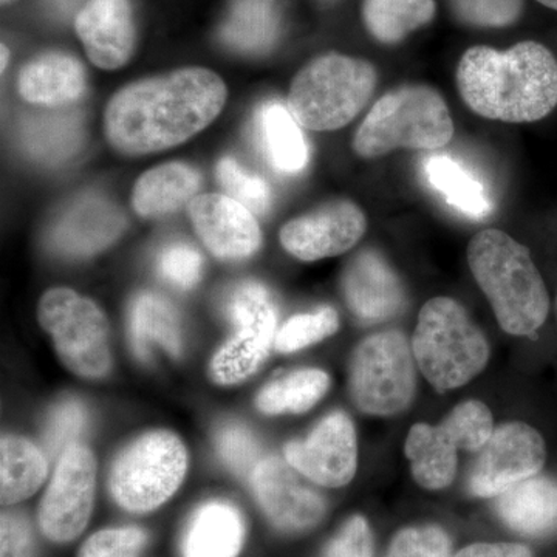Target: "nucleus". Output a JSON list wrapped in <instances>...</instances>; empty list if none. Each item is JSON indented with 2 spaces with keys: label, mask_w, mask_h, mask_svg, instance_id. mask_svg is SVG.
<instances>
[{
  "label": "nucleus",
  "mask_w": 557,
  "mask_h": 557,
  "mask_svg": "<svg viewBox=\"0 0 557 557\" xmlns=\"http://www.w3.org/2000/svg\"><path fill=\"white\" fill-rule=\"evenodd\" d=\"M281 32L277 0H234L219 38L240 53H265L276 44Z\"/></svg>",
  "instance_id": "nucleus-27"
},
{
  "label": "nucleus",
  "mask_w": 557,
  "mask_h": 557,
  "mask_svg": "<svg viewBox=\"0 0 557 557\" xmlns=\"http://www.w3.org/2000/svg\"><path fill=\"white\" fill-rule=\"evenodd\" d=\"M454 557H531V553L519 544H474Z\"/></svg>",
  "instance_id": "nucleus-43"
},
{
  "label": "nucleus",
  "mask_w": 557,
  "mask_h": 557,
  "mask_svg": "<svg viewBox=\"0 0 557 557\" xmlns=\"http://www.w3.org/2000/svg\"><path fill=\"white\" fill-rule=\"evenodd\" d=\"M285 460L311 482L329 487L346 486L357 472V434L343 412L325 417L309 437L285 446Z\"/></svg>",
  "instance_id": "nucleus-15"
},
{
  "label": "nucleus",
  "mask_w": 557,
  "mask_h": 557,
  "mask_svg": "<svg viewBox=\"0 0 557 557\" xmlns=\"http://www.w3.org/2000/svg\"><path fill=\"white\" fill-rule=\"evenodd\" d=\"M458 20L483 28L515 24L523 10V0H450Z\"/></svg>",
  "instance_id": "nucleus-37"
},
{
  "label": "nucleus",
  "mask_w": 557,
  "mask_h": 557,
  "mask_svg": "<svg viewBox=\"0 0 557 557\" xmlns=\"http://www.w3.org/2000/svg\"><path fill=\"white\" fill-rule=\"evenodd\" d=\"M38 317L65 368L83 379L108 375L112 369L109 322L94 300L70 288H51L40 298Z\"/></svg>",
  "instance_id": "nucleus-8"
},
{
  "label": "nucleus",
  "mask_w": 557,
  "mask_h": 557,
  "mask_svg": "<svg viewBox=\"0 0 557 557\" xmlns=\"http://www.w3.org/2000/svg\"><path fill=\"white\" fill-rule=\"evenodd\" d=\"M416 392L413 350L397 330L362 341L350 364V394L362 412L387 417L410 405Z\"/></svg>",
  "instance_id": "nucleus-11"
},
{
  "label": "nucleus",
  "mask_w": 557,
  "mask_h": 557,
  "mask_svg": "<svg viewBox=\"0 0 557 557\" xmlns=\"http://www.w3.org/2000/svg\"><path fill=\"white\" fill-rule=\"evenodd\" d=\"M293 469L282 458H262L249 482L271 522L278 530L299 533L321 522L325 515V502L304 485Z\"/></svg>",
  "instance_id": "nucleus-16"
},
{
  "label": "nucleus",
  "mask_w": 557,
  "mask_h": 557,
  "mask_svg": "<svg viewBox=\"0 0 557 557\" xmlns=\"http://www.w3.org/2000/svg\"><path fill=\"white\" fill-rule=\"evenodd\" d=\"M435 14L434 0H364L366 27L384 44H395L424 27Z\"/></svg>",
  "instance_id": "nucleus-31"
},
{
  "label": "nucleus",
  "mask_w": 557,
  "mask_h": 557,
  "mask_svg": "<svg viewBox=\"0 0 557 557\" xmlns=\"http://www.w3.org/2000/svg\"><path fill=\"white\" fill-rule=\"evenodd\" d=\"M49 471L46 454L27 438L3 437L0 443V500L20 504L42 485Z\"/></svg>",
  "instance_id": "nucleus-28"
},
{
  "label": "nucleus",
  "mask_w": 557,
  "mask_h": 557,
  "mask_svg": "<svg viewBox=\"0 0 557 557\" xmlns=\"http://www.w3.org/2000/svg\"><path fill=\"white\" fill-rule=\"evenodd\" d=\"M146 541L148 536L141 528H110L87 539L78 557H138Z\"/></svg>",
  "instance_id": "nucleus-38"
},
{
  "label": "nucleus",
  "mask_w": 557,
  "mask_h": 557,
  "mask_svg": "<svg viewBox=\"0 0 557 557\" xmlns=\"http://www.w3.org/2000/svg\"><path fill=\"white\" fill-rule=\"evenodd\" d=\"M75 30L97 67L116 70L132 58L137 40L129 0H89L76 14Z\"/></svg>",
  "instance_id": "nucleus-18"
},
{
  "label": "nucleus",
  "mask_w": 557,
  "mask_h": 557,
  "mask_svg": "<svg viewBox=\"0 0 557 557\" xmlns=\"http://www.w3.org/2000/svg\"><path fill=\"white\" fill-rule=\"evenodd\" d=\"M418 368L438 392L469 383L485 369L490 346L460 304L434 298L424 304L412 339Z\"/></svg>",
  "instance_id": "nucleus-6"
},
{
  "label": "nucleus",
  "mask_w": 557,
  "mask_h": 557,
  "mask_svg": "<svg viewBox=\"0 0 557 557\" xmlns=\"http://www.w3.org/2000/svg\"><path fill=\"white\" fill-rule=\"evenodd\" d=\"M372 533L368 520L355 516L330 541L324 557H372Z\"/></svg>",
  "instance_id": "nucleus-41"
},
{
  "label": "nucleus",
  "mask_w": 557,
  "mask_h": 557,
  "mask_svg": "<svg viewBox=\"0 0 557 557\" xmlns=\"http://www.w3.org/2000/svg\"><path fill=\"white\" fill-rule=\"evenodd\" d=\"M497 515L511 530L541 536L557 527V482L548 478L522 480L497 496Z\"/></svg>",
  "instance_id": "nucleus-23"
},
{
  "label": "nucleus",
  "mask_w": 557,
  "mask_h": 557,
  "mask_svg": "<svg viewBox=\"0 0 557 557\" xmlns=\"http://www.w3.org/2000/svg\"><path fill=\"white\" fill-rule=\"evenodd\" d=\"M0 557H35V539L27 520L13 512H3L0 523Z\"/></svg>",
  "instance_id": "nucleus-42"
},
{
  "label": "nucleus",
  "mask_w": 557,
  "mask_h": 557,
  "mask_svg": "<svg viewBox=\"0 0 557 557\" xmlns=\"http://www.w3.org/2000/svg\"><path fill=\"white\" fill-rule=\"evenodd\" d=\"M376 79V70L368 61L339 53L322 54L293 79L289 112L306 129H341L368 106Z\"/></svg>",
  "instance_id": "nucleus-5"
},
{
  "label": "nucleus",
  "mask_w": 557,
  "mask_h": 557,
  "mask_svg": "<svg viewBox=\"0 0 557 557\" xmlns=\"http://www.w3.org/2000/svg\"><path fill=\"white\" fill-rule=\"evenodd\" d=\"M339 327V318L332 307H322L314 313L293 317L277 330L274 347L281 354H293L329 338Z\"/></svg>",
  "instance_id": "nucleus-33"
},
{
  "label": "nucleus",
  "mask_w": 557,
  "mask_h": 557,
  "mask_svg": "<svg viewBox=\"0 0 557 557\" xmlns=\"http://www.w3.org/2000/svg\"><path fill=\"white\" fill-rule=\"evenodd\" d=\"M188 469V453L177 435L149 432L116 457L110 493L121 508L149 512L174 496Z\"/></svg>",
  "instance_id": "nucleus-7"
},
{
  "label": "nucleus",
  "mask_w": 557,
  "mask_h": 557,
  "mask_svg": "<svg viewBox=\"0 0 557 557\" xmlns=\"http://www.w3.org/2000/svg\"><path fill=\"white\" fill-rule=\"evenodd\" d=\"M423 174L446 203L471 219H483L493 212L485 186L457 160L448 156L424 159Z\"/></svg>",
  "instance_id": "nucleus-29"
},
{
  "label": "nucleus",
  "mask_w": 557,
  "mask_h": 557,
  "mask_svg": "<svg viewBox=\"0 0 557 557\" xmlns=\"http://www.w3.org/2000/svg\"><path fill=\"white\" fill-rule=\"evenodd\" d=\"M547 457L544 438L525 423L497 428L480 449L469 474V491L479 497H496L536 475Z\"/></svg>",
  "instance_id": "nucleus-13"
},
{
  "label": "nucleus",
  "mask_w": 557,
  "mask_h": 557,
  "mask_svg": "<svg viewBox=\"0 0 557 557\" xmlns=\"http://www.w3.org/2000/svg\"><path fill=\"white\" fill-rule=\"evenodd\" d=\"M2 72L5 70L7 64H9L10 51L7 49V46H2Z\"/></svg>",
  "instance_id": "nucleus-44"
},
{
  "label": "nucleus",
  "mask_w": 557,
  "mask_h": 557,
  "mask_svg": "<svg viewBox=\"0 0 557 557\" xmlns=\"http://www.w3.org/2000/svg\"><path fill=\"white\" fill-rule=\"evenodd\" d=\"M129 339L138 358H148L153 346L163 347L177 358L182 354L177 310L157 293H139L131 304Z\"/></svg>",
  "instance_id": "nucleus-25"
},
{
  "label": "nucleus",
  "mask_w": 557,
  "mask_h": 557,
  "mask_svg": "<svg viewBox=\"0 0 557 557\" xmlns=\"http://www.w3.org/2000/svg\"><path fill=\"white\" fill-rule=\"evenodd\" d=\"M87 424V412L83 403L76 398H65L51 409L44 428L42 445L46 456L60 458L62 454L76 445Z\"/></svg>",
  "instance_id": "nucleus-35"
},
{
  "label": "nucleus",
  "mask_w": 557,
  "mask_h": 557,
  "mask_svg": "<svg viewBox=\"0 0 557 557\" xmlns=\"http://www.w3.org/2000/svg\"><path fill=\"white\" fill-rule=\"evenodd\" d=\"M215 178L226 196L248 208L255 215H263L270 208L269 183L259 175L249 174L233 157H225L215 166Z\"/></svg>",
  "instance_id": "nucleus-34"
},
{
  "label": "nucleus",
  "mask_w": 557,
  "mask_h": 557,
  "mask_svg": "<svg viewBox=\"0 0 557 557\" xmlns=\"http://www.w3.org/2000/svg\"><path fill=\"white\" fill-rule=\"evenodd\" d=\"M542 5L548 7V9L557 10V0H537Z\"/></svg>",
  "instance_id": "nucleus-45"
},
{
  "label": "nucleus",
  "mask_w": 557,
  "mask_h": 557,
  "mask_svg": "<svg viewBox=\"0 0 557 557\" xmlns=\"http://www.w3.org/2000/svg\"><path fill=\"white\" fill-rule=\"evenodd\" d=\"M228 90L218 73L201 67L174 70L127 84L104 112V134L124 156H148L175 148L207 129Z\"/></svg>",
  "instance_id": "nucleus-1"
},
{
  "label": "nucleus",
  "mask_w": 557,
  "mask_h": 557,
  "mask_svg": "<svg viewBox=\"0 0 557 557\" xmlns=\"http://www.w3.org/2000/svg\"><path fill=\"white\" fill-rule=\"evenodd\" d=\"M245 525L239 509L226 502H209L194 512L185 539V557H237Z\"/></svg>",
  "instance_id": "nucleus-24"
},
{
  "label": "nucleus",
  "mask_w": 557,
  "mask_h": 557,
  "mask_svg": "<svg viewBox=\"0 0 557 557\" xmlns=\"http://www.w3.org/2000/svg\"><path fill=\"white\" fill-rule=\"evenodd\" d=\"M288 108L265 102L258 113V134L265 159L282 174H298L309 163V143Z\"/></svg>",
  "instance_id": "nucleus-26"
},
{
  "label": "nucleus",
  "mask_w": 557,
  "mask_h": 557,
  "mask_svg": "<svg viewBox=\"0 0 557 557\" xmlns=\"http://www.w3.org/2000/svg\"><path fill=\"white\" fill-rule=\"evenodd\" d=\"M368 222L350 200L325 201L282 226L278 239L289 255L313 262L343 255L364 236Z\"/></svg>",
  "instance_id": "nucleus-14"
},
{
  "label": "nucleus",
  "mask_w": 557,
  "mask_h": 557,
  "mask_svg": "<svg viewBox=\"0 0 557 557\" xmlns=\"http://www.w3.org/2000/svg\"><path fill=\"white\" fill-rule=\"evenodd\" d=\"M9 2H11V0H2L3 5H5V3H9Z\"/></svg>",
  "instance_id": "nucleus-46"
},
{
  "label": "nucleus",
  "mask_w": 557,
  "mask_h": 557,
  "mask_svg": "<svg viewBox=\"0 0 557 557\" xmlns=\"http://www.w3.org/2000/svg\"><path fill=\"white\" fill-rule=\"evenodd\" d=\"M97 460L86 446H70L60 458L39 507V527L53 542L73 541L89 523Z\"/></svg>",
  "instance_id": "nucleus-12"
},
{
  "label": "nucleus",
  "mask_w": 557,
  "mask_h": 557,
  "mask_svg": "<svg viewBox=\"0 0 557 557\" xmlns=\"http://www.w3.org/2000/svg\"><path fill=\"white\" fill-rule=\"evenodd\" d=\"M126 228L123 212L109 200L86 196L70 205L50 233L51 247L70 258H86L113 244Z\"/></svg>",
  "instance_id": "nucleus-19"
},
{
  "label": "nucleus",
  "mask_w": 557,
  "mask_h": 557,
  "mask_svg": "<svg viewBox=\"0 0 557 557\" xmlns=\"http://www.w3.org/2000/svg\"><path fill=\"white\" fill-rule=\"evenodd\" d=\"M468 263L505 332L530 336L542 327L548 317V293L522 244L504 231H480L469 242Z\"/></svg>",
  "instance_id": "nucleus-3"
},
{
  "label": "nucleus",
  "mask_w": 557,
  "mask_h": 557,
  "mask_svg": "<svg viewBox=\"0 0 557 557\" xmlns=\"http://www.w3.org/2000/svg\"><path fill=\"white\" fill-rule=\"evenodd\" d=\"M86 89V69L64 51H46L33 58L17 76L21 98L47 108H62L79 101Z\"/></svg>",
  "instance_id": "nucleus-21"
},
{
  "label": "nucleus",
  "mask_w": 557,
  "mask_h": 557,
  "mask_svg": "<svg viewBox=\"0 0 557 557\" xmlns=\"http://www.w3.org/2000/svg\"><path fill=\"white\" fill-rule=\"evenodd\" d=\"M201 175L182 161L160 164L141 175L132 190V207L141 218H164L188 208L199 196Z\"/></svg>",
  "instance_id": "nucleus-22"
},
{
  "label": "nucleus",
  "mask_w": 557,
  "mask_h": 557,
  "mask_svg": "<svg viewBox=\"0 0 557 557\" xmlns=\"http://www.w3.org/2000/svg\"><path fill=\"white\" fill-rule=\"evenodd\" d=\"M448 534L438 527L406 528L399 531L384 557H449Z\"/></svg>",
  "instance_id": "nucleus-40"
},
{
  "label": "nucleus",
  "mask_w": 557,
  "mask_h": 557,
  "mask_svg": "<svg viewBox=\"0 0 557 557\" xmlns=\"http://www.w3.org/2000/svg\"><path fill=\"white\" fill-rule=\"evenodd\" d=\"M218 450L226 467L240 479H251L258 468L259 446L251 432L242 424L231 423L220 429L218 434Z\"/></svg>",
  "instance_id": "nucleus-36"
},
{
  "label": "nucleus",
  "mask_w": 557,
  "mask_h": 557,
  "mask_svg": "<svg viewBox=\"0 0 557 557\" xmlns=\"http://www.w3.org/2000/svg\"><path fill=\"white\" fill-rule=\"evenodd\" d=\"M81 124L70 113L36 116L25 126L24 141L33 156L44 161H57L70 156L79 145Z\"/></svg>",
  "instance_id": "nucleus-32"
},
{
  "label": "nucleus",
  "mask_w": 557,
  "mask_h": 557,
  "mask_svg": "<svg viewBox=\"0 0 557 557\" xmlns=\"http://www.w3.org/2000/svg\"><path fill=\"white\" fill-rule=\"evenodd\" d=\"M327 373L319 369H300L284 379L267 384L256 398L260 412L269 416L302 413L313 408L329 391Z\"/></svg>",
  "instance_id": "nucleus-30"
},
{
  "label": "nucleus",
  "mask_w": 557,
  "mask_h": 557,
  "mask_svg": "<svg viewBox=\"0 0 557 557\" xmlns=\"http://www.w3.org/2000/svg\"><path fill=\"white\" fill-rule=\"evenodd\" d=\"M188 214L197 236L220 260L239 262L262 245L256 215L228 196L199 194L188 205Z\"/></svg>",
  "instance_id": "nucleus-17"
},
{
  "label": "nucleus",
  "mask_w": 557,
  "mask_h": 557,
  "mask_svg": "<svg viewBox=\"0 0 557 557\" xmlns=\"http://www.w3.org/2000/svg\"><path fill=\"white\" fill-rule=\"evenodd\" d=\"M457 86L468 108L483 119L533 123L557 106V61L533 40L507 51L472 47L458 62Z\"/></svg>",
  "instance_id": "nucleus-2"
},
{
  "label": "nucleus",
  "mask_w": 557,
  "mask_h": 557,
  "mask_svg": "<svg viewBox=\"0 0 557 557\" xmlns=\"http://www.w3.org/2000/svg\"><path fill=\"white\" fill-rule=\"evenodd\" d=\"M350 310L362 321H383L405 307V288L391 265L372 249L359 252L343 276Z\"/></svg>",
  "instance_id": "nucleus-20"
},
{
  "label": "nucleus",
  "mask_w": 557,
  "mask_h": 557,
  "mask_svg": "<svg viewBox=\"0 0 557 557\" xmlns=\"http://www.w3.org/2000/svg\"><path fill=\"white\" fill-rule=\"evenodd\" d=\"M225 313L234 333L212 358L209 375L220 386H234L269 357L277 335V309L265 285L244 281L226 296Z\"/></svg>",
  "instance_id": "nucleus-9"
},
{
  "label": "nucleus",
  "mask_w": 557,
  "mask_h": 557,
  "mask_svg": "<svg viewBox=\"0 0 557 557\" xmlns=\"http://www.w3.org/2000/svg\"><path fill=\"white\" fill-rule=\"evenodd\" d=\"M453 135V116L437 90L403 86L373 104L355 134L354 149L362 159H376L397 149L445 148Z\"/></svg>",
  "instance_id": "nucleus-4"
},
{
  "label": "nucleus",
  "mask_w": 557,
  "mask_h": 557,
  "mask_svg": "<svg viewBox=\"0 0 557 557\" xmlns=\"http://www.w3.org/2000/svg\"><path fill=\"white\" fill-rule=\"evenodd\" d=\"M159 271L161 277L174 287L189 289L200 282L203 258L199 249L188 244L168 245L160 252Z\"/></svg>",
  "instance_id": "nucleus-39"
},
{
  "label": "nucleus",
  "mask_w": 557,
  "mask_h": 557,
  "mask_svg": "<svg viewBox=\"0 0 557 557\" xmlns=\"http://www.w3.org/2000/svg\"><path fill=\"white\" fill-rule=\"evenodd\" d=\"M494 432L493 416L478 399L460 403L437 426L418 423L406 440L413 479L426 490H443L456 478L458 449L480 450Z\"/></svg>",
  "instance_id": "nucleus-10"
}]
</instances>
